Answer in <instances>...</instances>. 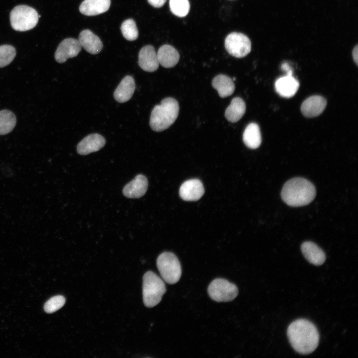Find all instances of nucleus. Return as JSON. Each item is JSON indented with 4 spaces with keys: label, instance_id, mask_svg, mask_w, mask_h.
<instances>
[{
    "label": "nucleus",
    "instance_id": "f257e3e1",
    "mask_svg": "<svg viewBox=\"0 0 358 358\" xmlns=\"http://www.w3.org/2000/svg\"><path fill=\"white\" fill-rule=\"evenodd\" d=\"M287 335L293 348L301 354L312 353L319 344L317 328L306 319H297L292 322L287 328Z\"/></svg>",
    "mask_w": 358,
    "mask_h": 358
},
{
    "label": "nucleus",
    "instance_id": "f03ea898",
    "mask_svg": "<svg viewBox=\"0 0 358 358\" xmlns=\"http://www.w3.org/2000/svg\"><path fill=\"white\" fill-rule=\"evenodd\" d=\"M316 195L314 185L302 178H295L288 180L281 192L283 201L291 206H301L308 204Z\"/></svg>",
    "mask_w": 358,
    "mask_h": 358
},
{
    "label": "nucleus",
    "instance_id": "7ed1b4c3",
    "mask_svg": "<svg viewBox=\"0 0 358 358\" xmlns=\"http://www.w3.org/2000/svg\"><path fill=\"white\" fill-rule=\"evenodd\" d=\"M179 105L173 97L163 99L160 104L153 109L150 116V126L156 132H161L171 126L178 117Z\"/></svg>",
    "mask_w": 358,
    "mask_h": 358
},
{
    "label": "nucleus",
    "instance_id": "20e7f679",
    "mask_svg": "<svg viewBox=\"0 0 358 358\" xmlns=\"http://www.w3.org/2000/svg\"><path fill=\"white\" fill-rule=\"evenodd\" d=\"M166 292L165 284L152 271L146 272L143 277V300L147 307H153L161 301Z\"/></svg>",
    "mask_w": 358,
    "mask_h": 358
},
{
    "label": "nucleus",
    "instance_id": "39448f33",
    "mask_svg": "<svg viewBox=\"0 0 358 358\" xmlns=\"http://www.w3.org/2000/svg\"><path fill=\"white\" fill-rule=\"evenodd\" d=\"M157 266L163 279L171 284L177 283L181 274V268L177 256L171 252L161 254L157 260Z\"/></svg>",
    "mask_w": 358,
    "mask_h": 358
},
{
    "label": "nucleus",
    "instance_id": "423d86ee",
    "mask_svg": "<svg viewBox=\"0 0 358 358\" xmlns=\"http://www.w3.org/2000/svg\"><path fill=\"white\" fill-rule=\"evenodd\" d=\"M36 10L26 5H19L13 8L10 13L12 28L16 31H25L33 28L38 21Z\"/></svg>",
    "mask_w": 358,
    "mask_h": 358
},
{
    "label": "nucleus",
    "instance_id": "0eeeda50",
    "mask_svg": "<svg viewBox=\"0 0 358 358\" xmlns=\"http://www.w3.org/2000/svg\"><path fill=\"white\" fill-rule=\"evenodd\" d=\"M207 292L210 297L216 302H228L237 297L238 289L235 284L226 279L219 278L211 282Z\"/></svg>",
    "mask_w": 358,
    "mask_h": 358
},
{
    "label": "nucleus",
    "instance_id": "6e6552de",
    "mask_svg": "<svg viewBox=\"0 0 358 358\" xmlns=\"http://www.w3.org/2000/svg\"><path fill=\"white\" fill-rule=\"evenodd\" d=\"M225 47L228 53L236 58L247 56L251 50V42L245 34L232 32L227 35L225 40Z\"/></svg>",
    "mask_w": 358,
    "mask_h": 358
},
{
    "label": "nucleus",
    "instance_id": "1a4fd4ad",
    "mask_svg": "<svg viewBox=\"0 0 358 358\" xmlns=\"http://www.w3.org/2000/svg\"><path fill=\"white\" fill-rule=\"evenodd\" d=\"M81 49L79 40L66 38L59 45L55 53V59L59 63H64L68 59L77 56Z\"/></svg>",
    "mask_w": 358,
    "mask_h": 358
},
{
    "label": "nucleus",
    "instance_id": "9d476101",
    "mask_svg": "<svg viewBox=\"0 0 358 358\" xmlns=\"http://www.w3.org/2000/svg\"><path fill=\"white\" fill-rule=\"evenodd\" d=\"M204 192L201 181L198 179H191L184 181L180 186L179 193L185 201H196Z\"/></svg>",
    "mask_w": 358,
    "mask_h": 358
},
{
    "label": "nucleus",
    "instance_id": "9b49d317",
    "mask_svg": "<svg viewBox=\"0 0 358 358\" xmlns=\"http://www.w3.org/2000/svg\"><path fill=\"white\" fill-rule=\"evenodd\" d=\"M327 101L320 95H313L306 99L301 106V111L306 117L319 116L326 108Z\"/></svg>",
    "mask_w": 358,
    "mask_h": 358
},
{
    "label": "nucleus",
    "instance_id": "f8f14e48",
    "mask_svg": "<svg viewBox=\"0 0 358 358\" xmlns=\"http://www.w3.org/2000/svg\"><path fill=\"white\" fill-rule=\"evenodd\" d=\"M138 64L145 71L153 72L157 70L159 63L157 53L151 45H147L141 49L138 56Z\"/></svg>",
    "mask_w": 358,
    "mask_h": 358
},
{
    "label": "nucleus",
    "instance_id": "ddd939ff",
    "mask_svg": "<svg viewBox=\"0 0 358 358\" xmlns=\"http://www.w3.org/2000/svg\"><path fill=\"white\" fill-rule=\"evenodd\" d=\"M105 144V140L97 133L89 134L82 140L77 147V152L81 155H86L96 152Z\"/></svg>",
    "mask_w": 358,
    "mask_h": 358
},
{
    "label": "nucleus",
    "instance_id": "4468645a",
    "mask_svg": "<svg viewBox=\"0 0 358 358\" xmlns=\"http://www.w3.org/2000/svg\"><path fill=\"white\" fill-rule=\"evenodd\" d=\"M275 90L281 96L290 98L297 91L299 84L292 75H286L278 78L275 82Z\"/></svg>",
    "mask_w": 358,
    "mask_h": 358
},
{
    "label": "nucleus",
    "instance_id": "2eb2a0df",
    "mask_svg": "<svg viewBox=\"0 0 358 358\" xmlns=\"http://www.w3.org/2000/svg\"><path fill=\"white\" fill-rule=\"evenodd\" d=\"M148 180L143 175H138L123 189V193L128 198H139L145 194L148 188Z\"/></svg>",
    "mask_w": 358,
    "mask_h": 358
},
{
    "label": "nucleus",
    "instance_id": "dca6fc26",
    "mask_svg": "<svg viewBox=\"0 0 358 358\" xmlns=\"http://www.w3.org/2000/svg\"><path fill=\"white\" fill-rule=\"evenodd\" d=\"M135 90V83L131 76H126L115 89L113 96L116 101L123 103L132 96Z\"/></svg>",
    "mask_w": 358,
    "mask_h": 358
},
{
    "label": "nucleus",
    "instance_id": "f3484780",
    "mask_svg": "<svg viewBox=\"0 0 358 358\" xmlns=\"http://www.w3.org/2000/svg\"><path fill=\"white\" fill-rule=\"evenodd\" d=\"M78 40L82 48L91 54H98L103 47L99 38L88 29L84 30L80 33Z\"/></svg>",
    "mask_w": 358,
    "mask_h": 358
},
{
    "label": "nucleus",
    "instance_id": "a211bd4d",
    "mask_svg": "<svg viewBox=\"0 0 358 358\" xmlns=\"http://www.w3.org/2000/svg\"><path fill=\"white\" fill-rule=\"evenodd\" d=\"M301 250L305 259L313 265H322L326 260L325 254L323 251L312 242H304L301 245Z\"/></svg>",
    "mask_w": 358,
    "mask_h": 358
},
{
    "label": "nucleus",
    "instance_id": "6ab92c4d",
    "mask_svg": "<svg viewBox=\"0 0 358 358\" xmlns=\"http://www.w3.org/2000/svg\"><path fill=\"white\" fill-rule=\"evenodd\" d=\"M110 5V0H85L81 4L79 10L88 16L96 15L106 12Z\"/></svg>",
    "mask_w": 358,
    "mask_h": 358
},
{
    "label": "nucleus",
    "instance_id": "aec40b11",
    "mask_svg": "<svg viewBox=\"0 0 358 358\" xmlns=\"http://www.w3.org/2000/svg\"><path fill=\"white\" fill-rule=\"evenodd\" d=\"M159 64L165 68H172L178 63L179 55L174 47L170 45H164L157 53Z\"/></svg>",
    "mask_w": 358,
    "mask_h": 358
},
{
    "label": "nucleus",
    "instance_id": "412c9836",
    "mask_svg": "<svg viewBox=\"0 0 358 358\" xmlns=\"http://www.w3.org/2000/svg\"><path fill=\"white\" fill-rule=\"evenodd\" d=\"M212 86L221 97L231 95L235 90V85L232 79L224 75H219L214 78Z\"/></svg>",
    "mask_w": 358,
    "mask_h": 358
},
{
    "label": "nucleus",
    "instance_id": "4be33fe9",
    "mask_svg": "<svg viewBox=\"0 0 358 358\" xmlns=\"http://www.w3.org/2000/svg\"><path fill=\"white\" fill-rule=\"evenodd\" d=\"M243 140L246 146L250 149H255L260 146L262 137L257 124L251 123L247 126L243 134Z\"/></svg>",
    "mask_w": 358,
    "mask_h": 358
},
{
    "label": "nucleus",
    "instance_id": "5701e85b",
    "mask_svg": "<svg viewBox=\"0 0 358 358\" xmlns=\"http://www.w3.org/2000/svg\"><path fill=\"white\" fill-rule=\"evenodd\" d=\"M246 111V104L240 97L234 98L225 112L226 118L230 122L234 123L239 121L244 115Z\"/></svg>",
    "mask_w": 358,
    "mask_h": 358
},
{
    "label": "nucleus",
    "instance_id": "b1692460",
    "mask_svg": "<svg viewBox=\"0 0 358 358\" xmlns=\"http://www.w3.org/2000/svg\"><path fill=\"white\" fill-rule=\"evenodd\" d=\"M16 118L11 111L4 109L0 111V135L10 132L16 125Z\"/></svg>",
    "mask_w": 358,
    "mask_h": 358
},
{
    "label": "nucleus",
    "instance_id": "393cba45",
    "mask_svg": "<svg viewBox=\"0 0 358 358\" xmlns=\"http://www.w3.org/2000/svg\"><path fill=\"white\" fill-rule=\"evenodd\" d=\"M120 29L123 37L129 41L136 40L138 36V31L136 23L132 19H128L123 22Z\"/></svg>",
    "mask_w": 358,
    "mask_h": 358
},
{
    "label": "nucleus",
    "instance_id": "a878e982",
    "mask_svg": "<svg viewBox=\"0 0 358 358\" xmlns=\"http://www.w3.org/2000/svg\"><path fill=\"white\" fill-rule=\"evenodd\" d=\"M170 7L175 15L184 17L189 12L190 4L188 0H170Z\"/></svg>",
    "mask_w": 358,
    "mask_h": 358
},
{
    "label": "nucleus",
    "instance_id": "bb28decb",
    "mask_svg": "<svg viewBox=\"0 0 358 358\" xmlns=\"http://www.w3.org/2000/svg\"><path fill=\"white\" fill-rule=\"evenodd\" d=\"M16 56L15 49L9 45L0 46V68L9 65Z\"/></svg>",
    "mask_w": 358,
    "mask_h": 358
},
{
    "label": "nucleus",
    "instance_id": "cd10ccee",
    "mask_svg": "<svg viewBox=\"0 0 358 358\" xmlns=\"http://www.w3.org/2000/svg\"><path fill=\"white\" fill-rule=\"evenodd\" d=\"M62 295H56L50 298L44 304V309L47 313H52L60 309L65 303Z\"/></svg>",
    "mask_w": 358,
    "mask_h": 358
},
{
    "label": "nucleus",
    "instance_id": "c85d7f7f",
    "mask_svg": "<svg viewBox=\"0 0 358 358\" xmlns=\"http://www.w3.org/2000/svg\"><path fill=\"white\" fill-rule=\"evenodd\" d=\"M167 0H148L150 5L154 7L159 8L163 6Z\"/></svg>",
    "mask_w": 358,
    "mask_h": 358
},
{
    "label": "nucleus",
    "instance_id": "c756f323",
    "mask_svg": "<svg viewBox=\"0 0 358 358\" xmlns=\"http://www.w3.org/2000/svg\"><path fill=\"white\" fill-rule=\"evenodd\" d=\"M352 55L353 57V59L354 61L355 62L356 64L358 65V47L357 45L356 47L353 49V52H352Z\"/></svg>",
    "mask_w": 358,
    "mask_h": 358
},
{
    "label": "nucleus",
    "instance_id": "7c9ffc66",
    "mask_svg": "<svg viewBox=\"0 0 358 358\" xmlns=\"http://www.w3.org/2000/svg\"><path fill=\"white\" fill-rule=\"evenodd\" d=\"M282 69L286 72V75H292V72L289 66L287 63H283L281 66Z\"/></svg>",
    "mask_w": 358,
    "mask_h": 358
}]
</instances>
